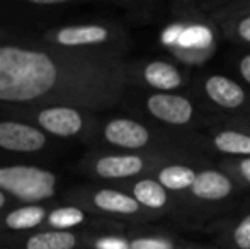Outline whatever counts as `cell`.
<instances>
[{
	"label": "cell",
	"instance_id": "6da1fadb",
	"mask_svg": "<svg viewBox=\"0 0 250 249\" xmlns=\"http://www.w3.org/2000/svg\"><path fill=\"white\" fill-rule=\"evenodd\" d=\"M56 68L48 55L0 48V101H31L50 91Z\"/></svg>",
	"mask_w": 250,
	"mask_h": 249
},
{
	"label": "cell",
	"instance_id": "7a4b0ae2",
	"mask_svg": "<svg viewBox=\"0 0 250 249\" xmlns=\"http://www.w3.org/2000/svg\"><path fill=\"white\" fill-rule=\"evenodd\" d=\"M0 188L26 202H38L53 195L55 176L38 167H0Z\"/></svg>",
	"mask_w": 250,
	"mask_h": 249
},
{
	"label": "cell",
	"instance_id": "3957f363",
	"mask_svg": "<svg viewBox=\"0 0 250 249\" xmlns=\"http://www.w3.org/2000/svg\"><path fill=\"white\" fill-rule=\"evenodd\" d=\"M146 104L150 113L165 123L184 125L192 118V104L177 94H153Z\"/></svg>",
	"mask_w": 250,
	"mask_h": 249
},
{
	"label": "cell",
	"instance_id": "277c9868",
	"mask_svg": "<svg viewBox=\"0 0 250 249\" xmlns=\"http://www.w3.org/2000/svg\"><path fill=\"white\" fill-rule=\"evenodd\" d=\"M46 138L41 132L27 125L3 121L0 123V147L16 152H33L44 145Z\"/></svg>",
	"mask_w": 250,
	"mask_h": 249
},
{
	"label": "cell",
	"instance_id": "5b68a950",
	"mask_svg": "<svg viewBox=\"0 0 250 249\" xmlns=\"http://www.w3.org/2000/svg\"><path fill=\"white\" fill-rule=\"evenodd\" d=\"M105 138L126 149H140L148 142V130L131 120H114L105 126Z\"/></svg>",
	"mask_w": 250,
	"mask_h": 249
},
{
	"label": "cell",
	"instance_id": "8992f818",
	"mask_svg": "<svg viewBox=\"0 0 250 249\" xmlns=\"http://www.w3.org/2000/svg\"><path fill=\"white\" fill-rule=\"evenodd\" d=\"M206 94L209 96L211 101L221 108H228V110H235V108L242 106L245 101V92L237 82L223 75H213L206 80L204 84Z\"/></svg>",
	"mask_w": 250,
	"mask_h": 249
},
{
	"label": "cell",
	"instance_id": "52a82bcc",
	"mask_svg": "<svg viewBox=\"0 0 250 249\" xmlns=\"http://www.w3.org/2000/svg\"><path fill=\"white\" fill-rule=\"evenodd\" d=\"M40 123L60 136H72L82 128V118L72 108H50L40 114Z\"/></svg>",
	"mask_w": 250,
	"mask_h": 249
},
{
	"label": "cell",
	"instance_id": "ba28073f",
	"mask_svg": "<svg viewBox=\"0 0 250 249\" xmlns=\"http://www.w3.org/2000/svg\"><path fill=\"white\" fill-rule=\"evenodd\" d=\"M231 188V181L225 174L216 171H203L196 174L191 191L201 200H221L230 195Z\"/></svg>",
	"mask_w": 250,
	"mask_h": 249
},
{
	"label": "cell",
	"instance_id": "9c48e42d",
	"mask_svg": "<svg viewBox=\"0 0 250 249\" xmlns=\"http://www.w3.org/2000/svg\"><path fill=\"white\" fill-rule=\"evenodd\" d=\"M143 169V160L136 156H111L97 162L96 171L102 178H128Z\"/></svg>",
	"mask_w": 250,
	"mask_h": 249
},
{
	"label": "cell",
	"instance_id": "30bf717a",
	"mask_svg": "<svg viewBox=\"0 0 250 249\" xmlns=\"http://www.w3.org/2000/svg\"><path fill=\"white\" fill-rule=\"evenodd\" d=\"M145 80L151 87L160 91H170L181 86L182 77L174 65L165 62H153L145 68Z\"/></svg>",
	"mask_w": 250,
	"mask_h": 249
},
{
	"label": "cell",
	"instance_id": "8fae6325",
	"mask_svg": "<svg viewBox=\"0 0 250 249\" xmlns=\"http://www.w3.org/2000/svg\"><path fill=\"white\" fill-rule=\"evenodd\" d=\"M107 38V31L101 26H80L66 27L60 31L58 41L66 46H79V45H96L102 43Z\"/></svg>",
	"mask_w": 250,
	"mask_h": 249
},
{
	"label": "cell",
	"instance_id": "7c38bea8",
	"mask_svg": "<svg viewBox=\"0 0 250 249\" xmlns=\"http://www.w3.org/2000/svg\"><path fill=\"white\" fill-rule=\"evenodd\" d=\"M94 202H96V205L99 208L116 213H135L140 208V203L135 198L123 195V193L112 191V189H102L96 195Z\"/></svg>",
	"mask_w": 250,
	"mask_h": 249
},
{
	"label": "cell",
	"instance_id": "4fadbf2b",
	"mask_svg": "<svg viewBox=\"0 0 250 249\" xmlns=\"http://www.w3.org/2000/svg\"><path fill=\"white\" fill-rule=\"evenodd\" d=\"M135 200L142 205H146L150 208H160L167 203V193L160 183L151 180H143L135 184Z\"/></svg>",
	"mask_w": 250,
	"mask_h": 249
},
{
	"label": "cell",
	"instance_id": "5bb4252c",
	"mask_svg": "<svg viewBox=\"0 0 250 249\" xmlns=\"http://www.w3.org/2000/svg\"><path fill=\"white\" fill-rule=\"evenodd\" d=\"M196 180V174L192 169L186 166H168L160 171L158 181L167 189H184L191 188Z\"/></svg>",
	"mask_w": 250,
	"mask_h": 249
},
{
	"label": "cell",
	"instance_id": "9a60e30c",
	"mask_svg": "<svg viewBox=\"0 0 250 249\" xmlns=\"http://www.w3.org/2000/svg\"><path fill=\"white\" fill-rule=\"evenodd\" d=\"M214 145L225 154L250 156V136L240 132H221L214 136Z\"/></svg>",
	"mask_w": 250,
	"mask_h": 249
},
{
	"label": "cell",
	"instance_id": "2e32d148",
	"mask_svg": "<svg viewBox=\"0 0 250 249\" xmlns=\"http://www.w3.org/2000/svg\"><path fill=\"white\" fill-rule=\"evenodd\" d=\"M75 237L68 232H43L27 241V249H72Z\"/></svg>",
	"mask_w": 250,
	"mask_h": 249
},
{
	"label": "cell",
	"instance_id": "e0dca14e",
	"mask_svg": "<svg viewBox=\"0 0 250 249\" xmlns=\"http://www.w3.org/2000/svg\"><path fill=\"white\" fill-rule=\"evenodd\" d=\"M43 208H40V206H26V208H19L16 212L9 213L5 222L10 229H31V227L38 226L43 220Z\"/></svg>",
	"mask_w": 250,
	"mask_h": 249
},
{
	"label": "cell",
	"instance_id": "ac0fdd59",
	"mask_svg": "<svg viewBox=\"0 0 250 249\" xmlns=\"http://www.w3.org/2000/svg\"><path fill=\"white\" fill-rule=\"evenodd\" d=\"M82 220H83V213L80 212L79 208H72V206L55 210L50 215V224L55 227H60V229L77 226V224H80Z\"/></svg>",
	"mask_w": 250,
	"mask_h": 249
},
{
	"label": "cell",
	"instance_id": "d6986e66",
	"mask_svg": "<svg viewBox=\"0 0 250 249\" xmlns=\"http://www.w3.org/2000/svg\"><path fill=\"white\" fill-rule=\"evenodd\" d=\"M211 41V33L208 29H204L203 26H196L191 29H186L182 36H179V43L188 45V46H206Z\"/></svg>",
	"mask_w": 250,
	"mask_h": 249
},
{
	"label": "cell",
	"instance_id": "ffe728a7",
	"mask_svg": "<svg viewBox=\"0 0 250 249\" xmlns=\"http://www.w3.org/2000/svg\"><path fill=\"white\" fill-rule=\"evenodd\" d=\"M233 239H235V244L240 249H250V215L245 217L237 226Z\"/></svg>",
	"mask_w": 250,
	"mask_h": 249
},
{
	"label": "cell",
	"instance_id": "44dd1931",
	"mask_svg": "<svg viewBox=\"0 0 250 249\" xmlns=\"http://www.w3.org/2000/svg\"><path fill=\"white\" fill-rule=\"evenodd\" d=\"M131 249H172V246L160 239H138L131 244Z\"/></svg>",
	"mask_w": 250,
	"mask_h": 249
},
{
	"label": "cell",
	"instance_id": "7402d4cb",
	"mask_svg": "<svg viewBox=\"0 0 250 249\" xmlns=\"http://www.w3.org/2000/svg\"><path fill=\"white\" fill-rule=\"evenodd\" d=\"M97 249H131V244L118 237H104L97 243Z\"/></svg>",
	"mask_w": 250,
	"mask_h": 249
},
{
	"label": "cell",
	"instance_id": "603a6c76",
	"mask_svg": "<svg viewBox=\"0 0 250 249\" xmlns=\"http://www.w3.org/2000/svg\"><path fill=\"white\" fill-rule=\"evenodd\" d=\"M238 34H240L242 40L250 43V16L240 21V24H238Z\"/></svg>",
	"mask_w": 250,
	"mask_h": 249
},
{
	"label": "cell",
	"instance_id": "cb8c5ba5",
	"mask_svg": "<svg viewBox=\"0 0 250 249\" xmlns=\"http://www.w3.org/2000/svg\"><path fill=\"white\" fill-rule=\"evenodd\" d=\"M240 73H242V77H244V79L250 84V55H247V57L242 58V62H240Z\"/></svg>",
	"mask_w": 250,
	"mask_h": 249
},
{
	"label": "cell",
	"instance_id": "d4e9b609",
	"mask_svg": "<svg viewBox=\"0 0 250 249\" xmlns=\"http://www.w3.org/2000/svg\"><path fill=\"white\" fill-rule=\"evenodd\" d=\"M240 171H242V174H244V178L250 183V157L249 159H245L244 162L240 164Z\"/></svg>",
	"mask_w": 250,
	"mask_h": 249
},
{
	"label": "cell",
	"instance_id": "484cf974",
	"mask_svg": "<svg viewBox=\"0 0 250 249\" xmlns=\"http://www.w3.org/2000/svg\"><path fill=\"white\" fill-rule=\"evenodd\" d=\"M34 3H58L62 0H33Z\"/></svg>",
	"mask_w": 250,
	"mask_h": 249
},
{
	"label": "cell",
	"instance_id": "4316f807",
	"mask_svg": "<svg viewBox=\"0 0 250 249\" xmlns=\"http://www.w3.org/2000/svg\"><path fill=\"white\" fill-rule=\"evenodd\" d=\"M3 202H5V198H3V195H2V193H0V206L3 205Z\"/></svg>",
	"mask_w": 250,
	"mask_h": 249
}]
</instances>
